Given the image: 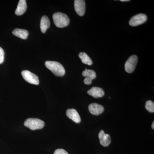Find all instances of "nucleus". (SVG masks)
Instances as JSON below:
<instances>
[{"instance_id":"obj_6","label":"nucleus","mask_w":154,"mask_h":154,"mask_svg":"<svg viewBox=\"0 0 154 154\" xmlns=\"http://www.w3.org/2000/svg\"><path fill=\"white\" fill-rule=\"evenodd\" d=\"M147 17L145 14H140L133 16L130 20V25L133 27L143 24L147 21Z\"/></svg>"},{"instance_id":"obj_7","label":"nucleus","mask_w":154,"mask_h":154,"mask_svg":"<svg viewBox=\"0 0 154 154\" xmlns=\"http://www.w3.org/2000/svg\"><path fill=\"white\" fill-rule=\"evenodd\" d=\"M75 10L77 14L82 17L85 14L86 9L85 2L84 0H75Z\"/></svg>"},{"instance_id":"obj_2","label":"nucleus","mask_w":154,"mask_h":154,"mask_svg":"<svg viewBox=\"0 0 154 154\" xmlns=\"http://www.w3.org/2000/svg\"><path fill=\"white\" fill-rule=\"evenodd\" d=\"M54 22L56 27L63 28L67 27L69 24L70 20L66 14L57 12L53 15Z\"/></svg>"},{"instance_id":"obj_18","label":"nucleus","mask_w":154,"mask_h":154,"mask_svg":"<svg viewBox=\"0 0 154 154\" xmlns=\"http://www.w3.org/2000/svg\"><path fill=\"white\" fill-rule=\"evenodd\" d=\"M5 59V51L2 48L0 47V64L2 63Z\"/></svg>"},{"instance_id":"obj_21","label":"nucleus","mask_w":154,"mask_h":154,"mask_svg":"<svg viewBox=\"0 0 154 154\" xmlns=\"http://www.w3.org/2000/svg\"><path fill=\"white\" fill-rule=\"evenodd\" d=\"M122 2H129V0H121Z\"/></svg>"},{"instance_id":"obj_13","label":"nucleus","mask_w":154,"mask_h":154,"mask_svg":"<svg viewBox=\"0 0 154 154\" xmlns=\"http://www.w3.org/2000/svg\"><path fill=\"white\" fill-rule=\"evenodd\" d=\"M27 6L25 0H20L17 8L15 11V14L17 16H21L25 14L27 10Z\"/></svg>"},{"instance_id":"obj_3","label":"nucleus","mask_w":154,"mask_h":154,"mask_svg":"<svg viewBox=\"0 0 154 154\" xmlns=\"http://www.w3.org/2000/svg\"><path fill=\"white\" fill-rule=\"evenodd\" d=\"M24 125L32 130L42 129L45 126L44 121L37 118H28L24 122Z\"/></svg>"},{"instance_id":"obj_19","label":"nucleus","mask_w":154,"mask_h":154,"mask_svg":"<svg viewBox=\"0 0 154 154\" xmlns=\"http://www.w3.org/2000/svg\"><path fill=\"white\" fill-rule=\"evenodd\" d=\"M54 154H69L68 153L63 149H59L56 150L54 152Z\"/></svg>"},{"instance_id":"obj_12","label":"nucleus","mask_w":154,"mask_h":154,"mask_svg":"<svg viewBox=\"0 0 154 154\" xmlns=\"http://www.w3.org/2000/svg\"><path fill=\"white\" fill-rule=\"evenodd\" d=\"M67 116L70 119L75 123H79L81 122V119L80 115L77 112V110L74 109H69L66 112Z\"/></svg>"},{"instance_id":"obj_4","label":"nucleus","mask_w":154,"mask_h":154,"mask_svg":"<svg viewBox=\"0 0 154 154\" xmlns=\"http://www.w3.org/2000/svg\"><path fill=\"white\" fill-rule=\"evenodd\" d=\"M138 61L137 56L133 55L128 58L125 64V71L128 73H131L134 71Z\"/></svg>"},{"instance_id":"obj_8","label":"nucleus","mask_w":154,"mask_h":154,"mask_svg":"<svg viewBox=\"0 0 154 154\" xmlns=\"http://www.w3.org/2000/svg\"><path fill=\"white\" fill-rule=\"evenodd\" d=\"M82 75L83 76L86 77L84 80V82L86 85H91L92 80L96 79V72L93 70L87 69L83 72Z\"/></svg>"},{"instance_id":"obj_1","label":"nucleus","mask_w":154,"mask_h":154,"mask_svg":"<svg viewBox=\"0 0 154 154\" xmlns=\"http://www.w3.org/2000/svg\"><path fill=\"white\" fill-rule=\"evenodd\" d=\"M45 66L57 76H63L65 74V70L63 66L57 62L47 61L45 62Z\"/></svg>"},{"instance_id":"obj_17","label":"nucleus","mask_w":154,"mask_h":154,"mask_svg":"<svg viewBox=\"0 0 154 154\" xmlns=\"http://www.w3.org/2000/svg\"><path fill=\"white\" fill-rule=\"evenodd\" d=\"M145 107L146 109L149 112L154 113V103L150 100L147 101L146 103Z\"/></svg>"},{"instance_id":"obj_9","label":"nucleus","mask_w":154,"mask_h":154,"mask_svg":"<svg viewBox=\"0 0 154 154\" xmlns=\"http://www.w3.org/2000/svg\"><path fill=\"white\" fill-rule=\"evenodd\" d=\"M88 108L90 113L94 115H100L104 111L103 106L97 103H92L90 104Z\"/></svg>"},{"instance_id":"obj_15","label":"nucleus","mask_w":154,"mask_h":154,"mask_svg":"<svg viewBox=\"0 0 154 154\" xmlns=\"http://www.w3.org/2000/svg\"><path fill=\"white\" fill-rule=\"evenodd\" d=\"M13 34L15 36L22 39H26L28 38L29 32L28 30H24V29L17 28L13 30Z\"/></svg>"},{"instance_id":"obj_14","label":"nucleus","mask_w":154,"mask_h":154,"mask_svg":"<svg viewBox=\"0 0 154 154\" xmlns=\"http://www.w3.org/2000/svg\"><path fill=\"white\" fill-rule=\"evenodd\" d=\"M50 22L48 17L46 16L42 17L40 21V29L42 33H45L46 30L49 28Z\"/></svg>"},{"instance_id":"obj_16","label":"nucleus","mask_w":154,"mask_h":154,"mask_svg":"<svg viewBox=\"0 0 154 154\" xmlns=\"http://www.w3.org/2000/svg\"><path fill=\"white\" fill-rule=\"evenodd\" d=\"M79 57L83 63L91 66L93 64V61L91 58L85 52H81L79 54Z\"/></svg>"},{"instance_id":"obj_20","label":"nucleus","mask_w":154,"mask_h":154,"mask_svg":"<svg viewBox=\"0 0 154 154\" xmlns=\"http://www.w3.org/2000/svg\"><path fill=\"white\" fill-rule=\"evenodd\" d=\"M152 128L153 129H154V122H152Z\"/></svg>"},{"instance_id":"obj_5","label":"nucleus","mask_w":154,"mask_h":154,"mask_svg":"<svg viewBox=\"0 0 154 154\" xmlns=\"http://www.w3.org/2000/svg\"><path fill=\"white\" fill-rule=\"evenodd\" d=\"M23 79L30 84L38 85L39 82L38 77L29 71L24 70L22 72Z\"/></svg>"},{"instance_id":"obj_11","label":"nucleus","mask_w":154,"mask_h":154,"mask_svg":"<svg viewBox=\"0 0 154 154\" xmlns=\"http://www.w3.org/2000/svg\"><path fill=\"white\" fill-rule=\"evenodd\" d=\"M88 94L95 98H101L105 95V92L102 88L93 87L88 91Z\"/></svg>"},{"instance_id":"obj_10","label":"nucleus","mask_w":154,"mask_h":154,"mask_svg":"<svg viewBox=\"0 0 154 154\" xmlns=\"http://www.w3.org/2000/svg\"><path fill=\"white\" fill-rule=\"evenodd\" d=\"M99 138L100 144L103 146H107L111 142L110 135L105 134L104 131L101 130L99 133Z\"/></svg>"}]
</instances>
